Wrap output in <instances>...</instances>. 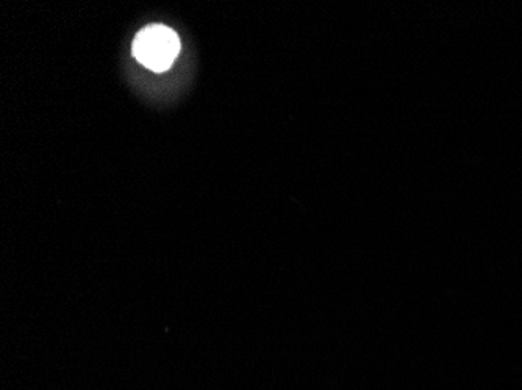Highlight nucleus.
Here are the masks:
<instances>
[{
  "mask_svg": "<svg viewBox=\"0 0 522 390\" xmlns=\"http://www.w3.org/2000/svg\"><path fill=\"white\" fill-rule=\"evenodd\" d=\"M131 50L142 66L153 72H164L179 55L180 39L172 28L153 24L136 35Z\"/></svg>",
  "mask_w": 522,
  "mask_h": 390,
  "instance_id": "obj_1",
  "label": "nucleus"
}]
</instances>
